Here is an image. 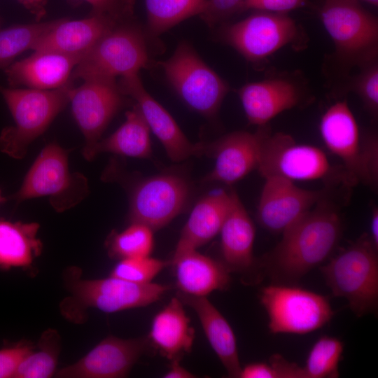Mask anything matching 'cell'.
Instances as JSON below:
<instances>
[{"mask_svg": "<svg viewBox=\"0 0 378 378\" xmlns=\"http://www.w3.org/2000/svg\"><path fill=\"white\" fill-rule=\"evenodd\" d=\"M329 195L286 229L278 244L259 259L263 273L273 284L297 283L323 263L336 248L342 222Z\"/></svg>", "mask_w": 378, "mask_h": 378, "instance_id": "obj_1", "label": "cell"}, {"mask_svg": "<svg viewBox=\"0 0 378 378\" xmlns=\"http://www.w3.org/2000/svg\"><path fill=\"white\" fill-rule=\"evenodd\" d=\"M319 14L335 45L326 65L331 78L338 83L352 69L377 62L378 20L359 1L322 0Z\"/></svg>", "mask_w": 378, "mask_h": 378, "instance_id": "obj_2", "label": "cell"}, {"mask_svg": "<svg viewBox=\"0 0 378 378\" xmlns=\"http://www.w3.org/2000/svg\"><path fill=\"white\" fill-rule=\"evenodd\" d=\"M71 267L65 273L70 295L61 304L64 316L74 322L81 321L84 309L95 308L106 313L146 307L159 300L169 287L157 283L138 284L110 276L85 279Z\"/></svg>", "mask_w": 378, "mask_h": 378, "instance_id": "obj_3", "label": "cell"}, {"mask_svg": "<svg viewBox=\"0 0 378 378\" xmlns=\"http://www.w3.org/2000/svg\"><path fill=\"white\" fill-rule=\"evenodd\" d=\"M71 85L72 83L50 90L0 85V93L14 120L13 126L4 128L0 134V150L13 158H23L29 144L69 103Z\"/></svg>", "mask_w": 378, "mask_h": 378, "instance_id": "obj_4", "label": "cell"}, {"mask_svg": "<svg viewBox=\"0 0 378 378\" xmlns=\"http://www.w3.org/2000/svg\"><path fill=\"white\" fill-rule=\"evenodd\" d=\"M335 297L345 298L354 314L374 312L378 305V248L364 234L321 267Z\"/></svg>", "mask_w": 378, "mask_h": 378, "instance_id": "obj_5", "label": "cell"}, {"mask_svg": "<svg viewBox=\"0 0 378 378\" xmlns=\"http://www.w3.org/2000/svg\"><path fill=\"white\" fill-rule=\"evenodd\" d=\"M257 170L264 178L277 176L293 182L320 180L330 187L355 183L344 167L332 165L320 148L270 130L262 141Z\"/></svg>", "mask_w": 378, "mask_h": 378, "instance_id": "obj_6", "label": "cell"}, {"mask_svg": "<svg viewBox=\"0 0 378 378\" xmlns=\"http://www.w3.org/2000/svg\"><path fill=\"white\" fill-rule=\"evenodd\" d=\"M319 130L326 146L343 163L353 181L372 188L378 183V143L374 133L361 134L347 102L339 101L321 116Z\"/></svg>", "mask_w": 378, "mask_h": 378, "instance_id": "obj_7", "label": "cell"}, {"mask_svg": "<svg viewBox=\"0 0 378 378\" xmlns=\"http://www.w3.org/2000/svg\"><path fill=\"white\" fill-rule=\"evenodd\" d=\"M147 36L134 17L119 23L82 57L72 72L71 81L116 79L139 73L149 64Z\"/></svg>", "mask_w": 378, "mask_h": 378, "instance_id": "obj_8", "label": "cell"}, {"mask_svg": "<svg viewBox=\"0 0 378 378\" xmlns=\"http://www.w3.org/2000/svg\"><path fill=\"white\" fill-rule=\"evenodd\" d=\"M69 153L55 142L46 145L27 173L20 189L10 198L20 203L47 196L57 212L80 202L89 192L88 179L79 172H69Z\"/></svg>", "mask_w": 378, "mask_h": 378, "instance_id": "obj_9", "label": "cell"}, {"mask_svg": "<svg viewBox=\"0 0 378 378\" xmlns=\"http://www.w3.org/2000/svg\"><path fill=\"white\" fill-rule=\"evenodd\" d=\"M160 64L186 105L206 118L216 115L230 86L188 42H180L173 55Z\"/></svg>", "mask_w": 378, "mask_h": 378, "instance_id": "obj_10", "label": "cell"}, {"mask_svg": "<svg viewBox=\"0 0 378 378\" xmlns=\"http://www.w3.org/2000/svg\"><path fill=\"white\" fill-rule=\"evenodd\" d=\"M219 34L224 43L253 63L263 62L286 46L302 48L306 36L286 13L262 10L224 24Z\"/></svg>", "mask_w": 378, "mask_h": 378, "instance_id": "obj_11", "label": "cell"}, {"mask_svg": "<svg viewBox=\"0 0 378 378\" xmlns=\"http://www.w3.org/2000/svg\"><path fill=\"white\" fill-rule=\"evenodd\" d=\"M261 304L273 334L304 335L328 324L334 312L326 296L299 287L273 284L261 288Z\"/></svg>", "mask_w": 378, "mask_h": 378, "instance_id": "obj_12", "label": "cell"}, {"mask_svg": "<svg viewBox=\"0 0 378 378\" xmlns=\"http://www.w3.org/2000/svg\"><path fill=\"white\" fill-rule=\"evenodd\" d=\"M116 79L91 78L69 90L73 116L83 133L85 145H94L113 117L129 102Z\"/></svg>", "mask_w": 378, "mask_h": 378, "instance_id": "obj_13", "label": "cell"}, {"mask_svg": "<svg viewBox=\"0 0 378 378\" xmlns=\"http://www.w3.org/2000/svg\"><path fill=\"white\" fill-rule=\"evenodd\" d=\"M189 196L187 182L180 176L162 174L146 178L132 190L129 220L156 230L183 209Z\"/></svg>", "mask_w": 378, "mask_h": 378, "instance_id": "obj_14", "label": "cell"}, {"mask_svg": "<svg viewBox=\"0 0 378 378\" xmlns=\"http://www.w3.org/2000/svg\"><path fill=\"white\" fill-rule=\"evenodd\" d=\"M265 180L257 219L263 228L273 233H282L329 194L327 190L300 188L294 182L277 176Z\"/></svg>", "mask_w": 378, "mask_h": 378, "instance_id": "obj_15", "label": "cell"}, {"mask_svg": "<svg viewBox=\"0 0 378 378\" xmlns=\"http://www.w3.org/2000/svg\"><path fill=\"white\" fill-rule=\"evenodd\" d=\"M147 338L108 336L76 363L55 374L59 378H122L148 347Z\"/></svg>", "mask_w": 378, "mask_h": 378, "instance_id": "obj_16", "label": "cell"}, {"mask_svg": "<svg viewBox=\"0 0 378 378\" xmlns=\"http://www.w3.org/2000/svg\"><path fill=\"white\" fill-rule=\"evenodd\" d=\"M230 205L221 227L222 262L230 273L241 276L246 284H257L264 274L259 259L253 255L254 224L234 190L230 191Z\"/></svg>", "mask_w": 378, "mask_h": 378, "instance_id": "obj_17", "label": "cell"}, {"mask_svg": "<svg viewBox=\"0 0 378 378\" xmlns=\"http://www.w3.org/2000/svg\"><path fill=\"white\" fill-rule=\"evenodd\" d=\"M118 83L124 94L135 102L172 161L206 154V144H192L188 139L172 116L146 91L139 73L120 77Z\"/></svg>", "mask_w": 378, "mask_h": 378, "instance_id": "obj_18", "label": "cell"}, {"mask_svg": "<svg viewBox=\"0 0 378 378\" xmlns=\"http://www.w3.org/2000/svg\"><path fill=\"white\" fill-rule=\"evenodd\" d=\"M237 94L249 123L260 127L279 113L302 104L307 88L297 76L279 75L248 83Z\"/></svg>", "mask_w": 378, "mask_h": 378, "instance_id": "obj_19", "label": "cell"}, {"mask_svg": "<svg viewBox=\"0 0 378 378\" xmlns=\"http://www.w3.org/2000/svg\"><path fill=\"white\" fill-rule=\"evenodd\" d=\"M269 131L266 125L255 132L237 131L206 144V154L215 158L213 169L202 182L234 183L257 169L262 141Z\"/></svg>", "mask_w": 378, "mask_h": 378, "instance_id": "obj_20", "label": "cell"}, {"mask_svg": "<svg viewBox=\"0 0 378 378\" xmlns=\"http://www.w3.org/2000/svg\"><path fill=\"white\" fill-rule=\"evenodd\" d=\"M82 57L55 51H33L4 71L9 87L55 90L72 83V72Z\"/></svg>", "mask_w": 378, "mask_h": 378, "instance_id": "obj_21", "label": "cell"}, {"mask_svg": "<svg viewBox=\"0 0 378 378\" xmlns=\"http://www.w3.org/2000/svg\"><path fill=\"white\" fill-rule=\"evenodd\" d=\"M125 20H127L91 11L87 17L79 20L60 18L31 50L55 51L83 57L106 33Z\"/></svg>", "mask_w": 378, "mask_h": 378, "instance_id": "obj_22", "label": "cell"}, {"mask_svg": "<svg viewBox=\"0 0 378 378\" xmlns=\"http://www.w3.org/2000/svg\"><path fill=\"white\" fill-rule=\"evenodd\" d=\"M180 300L197 314L205 335L229 377L239 378L240 365L237 340L230 325L206 296L178 291Z\"/></svg>", "mask_w": 378, "mask_h": 378, "instance_id": "obj_23", "label": "cell"}, {"mask_svg": "<svg viewBox=\"0 0 378 378\" xmlns=\"http://www.w3.org/2000/svg\"><path fill=\"white\" fill-rule=\"evenodd\" d=\"M179 291L195 296H206L215 290H227L230 272L221 260L202 255L196 250L172 258Z\"/></svg>", "mask_w": 378, "mask_h": 378, "instance_id": "obj_24", "label": "cell"}, {"mask_svg": "<svg viewBox=\"0 0 378 378\" xmlns=\"http://www.w3.org/2000/svg\"><path fill=\"white\" fill-rule=\"evenodd\" d=\"M178 297L169 303L153 318L148 339L150 343L167 359L180 360L191 351L195 330L190 318Z\"/></svg>", "mask_w": 378, "mask_h": 378, "instance_id": "obj_25", "label": "cell"}, {"mask_svg": "<svg viewBox=\"0 0 378 378\" xmlns=\"http://www.w3.org/2000/svg\"><path fill=\"white\" fill-rule=\"evenodd\" d=\"M231 201L230 192L220 191L201 199L184 225L172 258L197 250L220 231Z\"/></svg>", "mask_w": 378, "mask_h": 378, "instance_id": "obj_26", "label": "cell"}, {"mask_svg": "<svg viewBox=\"0 0 378 378\" xmlns=\"http://www.w3.org/2000/svg\"><path fill=\"white\" fill-rule=\"evenodd\" d=\"M125 116V122L112 134L83 150L86 160H92L103 152L138 158H150V130L137 105L127 111Z\"/></svg>", "mask_w": 378, "mask_h": 378, "instance_id": "obj_27", "label": "cell"}, {"mask_svg": "<svg viewBox=\"0 0 378 378\" xmlns=\"http://www.w3.org/2000/svg\"><path fill=\"white\" fill-rule=\"evenodd\" d=\"M37 223L11 222L0 219V268H24L31 266L43 250L37 237Z\"/></svg>", "mask_w": 378, "mask_h": 378, "instance_id": "obj_28", "label": "cell"}, {"mask_svg": "<svg viewBox=\"0 0 378 378\" xmlns=\"http://www.w3.org/2000/svg\"><path fill=\"white\" fill-rule=\"evenodd\" d=\"M146 34L158 36L181 22L199 15L207 0H144Z\"/></svg>", "mask_w": 378, "mask_h": 378, "instance_id": "obj_29", "label": "cell"}, {"mask_svg": "<svg viewBox=\"0 0 378 378\" xmlns=\"http://www.w3.org/2000/svg\"><path fill=\"white\" fill-rule=\"evenodd\" d=\"M60 18L0 28V69H5L22 52L54 27Z\"/></svg>", "mask_w": 378, "mask_h": 378, "instance_id": "obj_30", "label": "cell"}, {"mask_svg": "<svg viewBox=\"0 0 378 378\" xmlns=\"http://www.w3.org/2000/svg\"><path fill=\"white\" fill-rule=\"evenodd\" d=\"M61 349V337L54 329L45 330L36 346L21 361L14 378H49L55 374Z\"/></svg>", "mask_w": 378, "mask_h": 378, "instance_id": "obj_31", "label": "cell"}, {"mask_svg": "<svg viewBox=\"0 0 378 378\" xmlns=\"http://www.w3.org/2000/svg\"><path fill=\"white\" fill-rule=\"evenodd\" d=\"M153 232L149 227L138 223H131L120 232L113 230L105 243L109 257L122 260L150 255L154 246Z\"/></svg>", "mask_w": 378, "mask_h": 378, "instance_id": "obj_32", "label": "cell"}, {"mask_svg": "<svg viewBox=\"0 0 378 378\" xmlns=\"http://www.w3.org/2000/svg\"><path fill=\"white\" fill-rule=\"evenodd\" d=\"M343 351V342L338 338L321 336L310 349L302 367L304 378L338 377Z\"/></svg>", "mask_w": 378, "mask_h": 378, "instance_id": "obj_33", "label": "cell"}, {"mask_svg": "<svg viewBox=\"0 0 378 378\" xmlns=\"http://www.w3.org/2000/svg\"><path fill=\"white\" fill-rule=\"evenodd\" d=\"M335 94L349 92L356 94L370 115H378V62L360 69L358 74L349 75L335 86Z\"/></svg>", "mask_w": 378, "mask_h": 378, "instance_id": "obj_34", "label": "cell"}, {"mask_svg": "<svg viewBox=\"0 0 378 378\" xmlns=\"http://www.w3.org/2000/svg\"><path fill=\"white\" fill-rule=\"evenodd\" d=\"M168 263L149 255L122 259L113 267L110 276L134 283H150Z\"/></svg>", "mask_w": 378, "mask_h": 378, "instance_id": "obj_35", "label": "cell"}, {"mask_svg": "<svg viewBox=\"0 0 378 378\" xmlns=\"http://www.w3.org/2000/svg\"><path fill=\"white\" fill-rule=\"evenodd\" d=\"M242 1L207 0L199 16L209 27H214L238 12Z\"/></svg>", "mask_w": 378, "mask_h": 378, "instance_id": "obj_36", "label": "cell"}, {"mask_svg": "<svg viewBox=\"0 0 378 378\" xmlns=\"http://www.w3.org/2000/svg\"><path fill=\"white\" fill-rule=\"evenodd\" d=\"M34 346L20 342L0 349V378H14L21 361Z\"/></svg>", "mask_w": 378, "mask_h": 378, "instance_id": "obj_37", "label": "cell"}, {"mask_svg": "<svg viewBox=\"0 0 378 378\" xmlns=\"http://www.w3.org/2000/svg\"><path fill=\"white\" fill-rule=\"evenodd\" d=\"M91 6V12L106 14L120 20L134 17L135 0H81Z\"/></svg>", "mask_w": 378, "mask_h": 378, "instance_id": "obj_38", "label": "cell"}, {"mask_svg": "<svg viewBox=\"0 0 378 378\" xmlns=\"http://www.w3.org/2000/svg\"><path fill=\"white\" fill-rule=\"evenodd\" d=\"M309 5V0H243L239 11L248 9L286 13Z\"/></svg>", "mask_w": 378, "mask_h": 378, "instance_id": "obj_39", "label": "cell"}, {"mask_svg": "<svg viewBox=\"0 0 378 378\" xmlns=\"http://www.w3.org/2000/svg\"><path fill=\"white\" fill-rule=\"evenodd\" d=\"M269 363L275 368L279 378H304L302 367L288 361L279 354L272 355Z\"/></svg>", "mask_w": 378, "mask_h": 378, "instance_id": "obj_40", "label": "cell"}, {"mask_svg": "<svg viewBox=\"0 0 378 378\" xmlns=\"http://www.w3.org/2000/svg\"><path fill=\"white\" fill-rule=\"evenodd\" d=\"M239 378H279V376L269 362H258L241 368Z\"/></svg>", "mask_w": 378, "mask_h": 378, "instance_id": "obj_41", "label": "cell"}, {"mask_svg": "<svg viewBox=\"0 0 378 378\" xmlns=\"http://www.w3.org/2000/svg\"><path fill=\"white\" fill-rule=\"evenodd\" d=\"M31 14L36 22H41L46 15L47 0H18Z\"/></svg>", "mask_w": 378, "mask_h": 378, "instance_id": "obj_42", "label": "cell"}, {"mask_svg": "<svg viewBox=\"0 0 378 378\" xmlns=\"http://www.w3.org/2000/svg\"><path fill=\"white\" fill-rule=\"evenodd\" d=\"M169 370L164 374V378H194L195 375L181 366L180 360H171Z\"/></svg>", "mask_w": 378, "mask_h": 378, "instance_id": "obj_43", "label": "cell"}, {"mask_svg": "<svg viewBox=\"0 0 378 378\" xmlns=\"http://www.w3.org/2000/svg\"><path fill=\"white\" fill-rule=\"evenodd\" d=\"M370 237L374 246L378 248V209L375 206L371 214Z\"/></svg>", "mask_w": 378, "mask_h": 378, "instance_id": "obj_44", "label": "cell"}, {"mask_svg": "<svg viewBox=\"0 0 378 378\" xmlns=\"http://www.w3.org/2000/svg\"><path fill=\"white\" fill-rule=\"evenodd\" d=\"M359 1H364L374 6H377L378 0H358Z\"/></svg>", "mask_w": 378, "mask_h": 378, "instance_id": "obj_45", "label": "cell"}, {"mask_svg": "<svg viewBox=\"0 0 378 378\" xmlns=\"http://www.w3.org/2000/svg\"><path fill=\"white\" fill-rule=\"evenodd\" d=\"M6 200V199L4 198V197H2L1 193V190H0V204H1V203H3V202H5Z\"/></svg>", "mask_w": 378, "mask_h": 378, "instance_id": "obj_46", "label": "cell"}, {"mask_svg": "<svg viewBox=\"0 0 378 378\" xmlns=\"http://www.w3.org/2000/svg\"><path fill=\"white\" fill-rule=\"evenodd\" d=\"M1 25H2V18L0 16V28L1 27Z\"/></svg>", "mask_w": 378, "mask_h": 378, "instance_id": "obj_47", "label": "cell"}]
</instances>
